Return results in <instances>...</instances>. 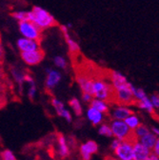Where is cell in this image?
<instances>
[{
	"label": "cell",
	"instance_id": "obj_27",
	"mask_svg": "<svg viewBox=\"0 0 159 160\" xmlns=\"http://www.w3.org/2000/svg\"><path fill=\"white\" fill-rule=\"evenodd\" d=\"M131 90H132V92L133 94V97L135 99V101H139V100H141L143 98H145L147 96L145 91L143 89H140V88H135L133 85L131 86Z\"/></svg>",
	"mask_w": 159,
	"mask_h": 160
},
{
	"label": "cell",
	"instance_id": "obj_7",
	"mask_svg": "<svg viewBox=\"0 0 159 160\" xmlns=\"http://www.w3.org/2000/svg\"><path fill=\"white\" fill-rule=\"evenodd\" d=\"M20 56L27 65L35 66L43 61L45 58V52L41 48L32 52H20Z\"/></svg>",
	"mask_w": 159,
	"mask_h": 160
},
{
	"label": "cell",
	"instance_id": "obj_35",
	"mask_svg": "<svg viewBox=\"0 0 159 160\" xmlns=\"http://www.w3.org/2000/svg\"><path fill=\"white\" fill-rule=\"evenodd\" d=\"M61 117L65 118L68 122H72V114H71L70 111H68L67 109H65V110L63 111V112H62V114H61Z\"/></svg>",
	"mask_w": 159,
	"mask_h": 160
},
{
	"label": "cell",
	"instance_id": "obj_44",
	"mask_svg": "<svg viewBox=\"0 0 159 160\" xmlns=\"http://www.w3.org/2000/svg\"><path fill=\"white\" fill-rule=\"evenodd\" d=\"M0 43H1V35H0Z\"/></svg>",
	"mask_w": 159,
	"mask_h": 160
},
{
	"label": "cell",
	"instance_id": "obj_46",
	"mask_svg": "<svg viewBox=\"0 0 159 160\" xmlns=\"http://www.w3.org/2000/svg\"><path fill=\"white\" fill-rule=\"evenodd\" d=\"M0 160H1V159H0Z\"/></svg>",
	"mask_w": 159,
	"mask_h": 160
},
{
	"label": "cell",
	"instance_id": "obj_28",
	"mask_svg": "<svg viewBox=\"0 0 159 160\" xmlns=\"http://www.w3.org/2000/svg\"><path fill=\"white\" fill-rule=\"evenodd\" d=\"M52 105L53 108L55 109L57 114H58L59 116H61L63 111L65 110L64 104L60 101V100H58L57 98H52Z\"/></svg>",
	"mask_w": 159,
	"mask_h": 160
},
{
	"label": "cell",
	"instance_id": "obj_43",
	"mask_svg": "<svg viewBox=\"0 0 159 160\" xmlns=\"http://www.w3.org/2000/svg\"><path fill=\"white\" fill-rule=\"evenodd\" d=\"M107 160H118L117 158H112V157H108Z\"/></svg>",
	"mask_w": 159,
	"mask_h": 160
},
{
	"label": "cell",
	"instance_id": "obj_32",
	"mask_svg": "<svg viewBox=\"0 0 159 160\" xmlns=\"http://www.w3.org/2000/svg\"><path fill=\"white\" fill-rule=\"evenodd\" d=\"M6 82H7V77H6V74L3 71V69L0 67V92L3 93V89L5 88L6 86Z\"/></svg>",
	"mask_w": 159,
	"mask_h": 160
},
{
	"label": "cell",
	"instance_id": "obj_5",
	"mask_svg": "<svg viewBox=\"0 0 159 160\" xmlns=\"http://www.w3.org/2000/svg\"><path fill=\"white\" fill-rule=\"evenodd\" d=\"M132 85V84L129 82L126 86L114 90V100L116 103H118L119 105H124V106L134 104L135 99L131 90Z\"/></svg>",
	"mask_w": 159,
	"mask_h": 160
},
{
	"label": "cell",
	"instance_id": "obj_10",
	"mask_svg": "<svg viewBox=\"0 0 159 160\" xmlns=\"http://www.w3.org/2000/svg\"><path fill=\"white\" fill-rule=\"evenodd\" d=\"M98 152V145L95 141L89 140L80 146V155L82 160H91L92 155Z\"/></svg>",
	"mask_w": 159,
	"mask_h": 160
},
{
	"label": "cell",
	"instance_id": "obj_30",
	"mask_svg": "<svg viewBox=\"0 0 159 160\" xmlns=\"http://www.w3.org/2000/svg\"><path fill=\"white\" fill-rule=\"evenodd\" d=\"M0 158H1V160H17L13 152L11 150L2 151L0 152Z\"/></svg>",
	"mask_w": 159,
	"mask_h": 160
},
{
	"label": "cell",
	"instance_id": "obj_36",
	"mask_svg": "<svg viewBox=\"0 0 159 160\" xmlns=\"http://www.w3.org/2000/svg\"><path fill=\"white\" fill-rule=\"evenodd\" d=\"M152 151L153 154H155L156 156L159 157V138H157L156 142H155V144H154V146H153Z\"/></svg>",
	"mask_w": 159,
	"mask_h": 160
},
{
	"label": "cell",
	"instance_id": "obj_1",
	"mask_svg": "<svg viewBox=\"0 0 159 160\" xmlns=\"http://www.w3.org/2000/svg\"><path fill=\"white\" fill-rule=\"evenodd\" d=\"M30 12V21L35 24L42 31L58 26V22L56 21V19L48 11L42 9L41 7L34 6Z\"/></svg>",
	"mask_w": 159,
	"mask_h": 160
},
{
	"label": "cell",
	"instance_id": "obj_33",
	"mask_svg": "<svg viewBox=\"0 0 159 160\" xmlns=\"http://www.w3.org/2000/svg\"><path fill=\"white\" fill-rule=\"evenodd\" d=\"M150 99H151V101H152L154 109H159V97H158V95L157 94H152L150 97Z\"/></svg>",
	"mask_w": 159,
	"mask_h": 160
},
{
	"label": "cell",
	"instance_id": "obj_9",
	"mask_svg": "<svg viewBox=\"0 0 159 160\" xmlns=\"http://www.w3.org/2000/svg\"><path fill=\"white\" fill-rule=\"evenodd\" d=\"M17 48L20 52H32L40 49V42L36 41V40L29 39V38H19L16 42Z\"/></svg>",
	"mask_w": 159,
	"mask_h": 160
},
{
	"label": "cell",
	"instance_id": "obj_41",
	"mask_svg": "<svg viewBox=\"0 0 159 160\" xmlns=\"http://www.w3.org/2000/svg\"><path fill=\"white\" fill-rule=\"evenodd\" d=\"M0 100H1V101H4L5 102V98H4V94L0 92Z\"/></svg>",
	"mask_w": 159,
	"mask_h": 160
},
{
	"label": "cell",
	"instance_id": "obj_26",
	"mask_svg": "<svg viewBox=\"0 0 159 160\" xmlns=\"http://www.w3.org/2000/svg\"><path fill=\"white\" fill-rule=\"evenodd\" d=\"M12 16L16 19L18 22L21 21H30V16L31 12H15L12 13Z\"/></svg>",
	"mask_w": 159,
	"mask_h": 160
},
{
	"label": "cell",
	"instance_id": "obj_20",
	"mask_svg": "<svg viewBox=\"0 0 159 160\" xmlns=\"http://www.w3.org/2000/svg\"><path fill=\"white\" fill-rule=\"evenodd\" d=\"M137 106L140 109H142V110L147 111L150 113L154 112V107H153V105H152V103L151 101L150 97H148V96H146L145 98L137 101Z\"/></svg>",
	"mask_w": 159,
	"mask_h": 160
},
{
	"label": "cell",
	"instance_id": "obj_29",
	"mask_svg": "<svg viewBox=\"0 0 159 160\" xmlns=\"http://www.w3.org/2000/svg\"><path fill=\"white\" fill-rule=\"evenodd\" d=\"M98 132L101 135L107 136V137H112V132L111 129V126L108 124H101L100 127L98 129Z\"/></svg>",
	"mask_w": 159,
	"mask_h": 160
},
{
	"label": "cell",
	"instance_id": "obj_19",
	"mask_svg": "<svg viewBox=\"0 0 159 160\" xmlns=\"http://www.w3.org/2000/svg\"><path fill=\"white\" fill-rule=\"evenodd\" d=\"M156 140H157V136L154 133H152V132H150L147 134H145L144 136L139 138V142L142 143L144 146H146L150 150H152Z\"/></svg>",
	"mask_w": 159,
	"mask_h": 160
},
{
	"label": "cell",
	"instance_id": "obj_31",
	"mask_svg": "<svg viewBox=\"0 0 159 160\" xmlns=\"http://www.w3.org/2000/svg\"><path fill=\"white\" fill-rule=\"evenodd\" d=\"M54 64L60 69H66L67 68V61H66V59L62 56H55L54 57Z\"/></svg>",
	"mask_w": 159,
	"mask_h": 160
},
{
	"label": "cell",
	"instance_id": "obj_3",
	"mask_svg": "<svg viewBox=\"0 0 159 160\" xmlns=\"http://www.w3.org/2000/svg\"><path fill=\"white\" fill-rule=\"evenodd\" d=\"M111 129L112 132V136L121 140H135L132 130H131L124 120L113 119L111 123Z\"/></svg>",
	"mask_w": 159,
	"mask_h": 160
},
{
	"label": "cell",
	"instance_id": "obj_6",
	"mask_svg": "<svg viewBox=\"0 0 159 160\" xmlns=\"http://www.w3.org/2000/svg\"><path fill=\"white\" fill-rule=\"evenodd\" d=\"M134 140H123L113 151L118 160H132V149Z\"/></svg>",
	"mask_w": 159,
	"mask_h": 160
},
{
	"label": "cell",
	"instance_id": "obj_37",
	"mask_svg": "<svg viewBox=\"0 0 159 160\" xmlns=\"http://www.w3.org/2000/svg\"><path fill=\"white\" fill-rule=\"evenodd\" d=\"M120 142H121V140H119V139H117V138L113 139V140H112V142L111 143V149H112V151H114V150L118 147V145L120 144Z\"/></svg>",
	"mask_w": 159,
	"mask_h": 160
},
{
	"label": "cell",
	"instance_id": "obj_14",
	"mask_svg": "<svg viewBox=\"0 0 159 160\" xmlns=\"http://www.w3.org/2000/svg\"><path fill=\"white\" fill-rule=\"evenodd\" d=\"M60 30L62 31V33H63V36H64V39L65 41L68 45V48H69V52L72 53V54H77L79 52H80V47H79L78 43L75 42L73 39H72V37L70 36L69 34V31H68V27L67 26H60Z\"/></svg>",
	"mask_w": 159,
	"mask_h": 160
},
{
	"label": "cell",
	"instance_id": "obj_18",
	"mask_svg": "<svg viewBox=\"0 0 159 160\" xmlns=\"http://www.w3.org/2000/svg\"><path fill=\"white\" fill-rule=\"evenodd\" d=\"M91 107L96 109L97 111H99L100 112L106 114L109 112L110 111V107H109V104L104 101V100H101V99H97V98H93L91 103H90Z\"/></svg>",
	"mask_w": 159,
	"mask_h": 160
},
{
	"label": "cell",
	"instance_id": "obj_11",
	"mask_svg": "<svg viewBox=\"0 0 159 160\" xmlns=\"http://www.w3.org/2000/svg\"><path fill=\"white\" fill-rule=\"evenodd\" d=\"M76 82L80 87L82 92H89L92 94V75H88L85 72H76Z\"/></svg>",
	"mask_w": 159,
	"mask_h": 160
},
{
	"label": "cell",
	"instance_id": "obj_39",
	"mask_svg": "<svg viewBox=\"0 0 159 160\" xmlns=\"http://www.w3.org/2000/svg\"><path fill=\"white\" fill-rule=\"evenodd\" d=\"M146 160H159V157L158 156H156L155 154H153V153H152Z\"/></svg>",
	"mask_w": 159,
	"mask_h": 160
},
{
	"label": "cell",
	"instance_id": "obj_38",
	"mask_svg": "<svg viewBox=\"0 0 159 160\" xmlns=\"http://www.w3.org/2000/svg\"><path fill=\"white\" fill-rule=\"evenodd\" d=\"M3 57H4V51H3V48H2V45L0 43V65L2 64V61H3Z\"/></svg>",
	"mask_w": 159,
	"mask_h": 160
},
{
	"label": "cell",
	"instance_id": "obj_8",
	"mask_svg": "<svg viewBox=\"0 0 159 160\" xmlns=\"http://www.w3.org/2000/svg\"><path fill=\"white\" fill-rule=\"evenodd\" d=\"M152 154V150L144 146L139 141H133L132 160H146Z\"/></svg>",
	"mask_w": 159,
	"mask_h": 160
},
{
	"label": "cell",
	"instance_id": "obj_15",
	"mask_svg": "<svg viewBox=\"0 0 159 160\" xmlns=\"http://www.w3.org/2000/svg\"><path fill=\"white\" fill-rule=\"evenodd\" d=\"M133 113V112L129 109L127 106L124 105H119L118 107L114 108L111 113L112 117L113 119H117V120H124L125 118H127L130 114Z\"/></svg>",
	"mask_w": 159,
	"mask_h": 160
},
{
	"label": "cell",
	"instance_id": "obj_21",
	"mask_svg": "<svg viewBox=\"0 0 159 160\" xmlns=\"http://www.w3.org/2000/svg\"><path fill=\"white\" fill-rule=\"evenodd\" d=\"M25 82L29 84V91H28V96L31 100H33L36 94V87L35 83L33 81L32 77L30 74H25Z\"/></svg>",
	"mask_w": 159,
	"mask_h": 160
},
{
	"label": "cell",
	"instance_id": "obj_34",
	"mask_svg": "<svg viewBox=\"0 0 159 160\" xmlns=\"http://www.w3.org/2000/svg\"><path fill=\"white\" fill-rule=\"evenodd\" d=\"M93 99L92 94L89 93V92H82V100L86 103H91V101Z\"/></svg>",
	"mask_w": 159,
	"mask_h": 160
},
{
	"label": "cell",
	"instance_id": "obj_2",
	"mask_svg": "<svg viewBox=\"0 0 159 160\" xmlns=\"http://www.w3.org/2000/svg\"><path fill=\"white\" fill-rule=\"evenodd\" d=\"M92 77V94L97 99H101L104 101H112L114 100V89L111 83H108L104 79Z\"/></svg>",
	"mask_w": 159,
	"mask_h": 160
},
{
	"label": "cell",
	"instance_id": "obj_22",
	"mask_svg": "<svg viewBox=\"0 0 159 160\" xmlns=\"http://www.w3.org/2000/svg\"><path fill=\"white\" fill-rule=\"evenodd\" d=\"M124 121H125V123L128 125V127H129L131 130H132V131H133L137 126H139V125L141 124L140 119H139V117H138L136 114H134V113L130 114L127 118L124 119Z\"/></svg>",
	"mask_w": 159,
	"mask_h": 160
},
{
	"label": "cell",
	"instance_id": "obj_12",
	"mask_svg": "<svg viewBox=\"0 0 159 160\" xmlns=\"http://www.w3.org/2000/svg\"><path fill=\"white\" fill-rule=\"evenodd\" d=\"M46 72H47V78H46L45 86L47 90H52L57 86L59 82H60L61 74L59 72L52 70V69H47Z\"/></svg>",
	"mask_w": 159,
	"mask_h": 160
},
{
	"label": "cell",
	"instance_id": "obj_23",
	"mask_svg": "<svg viewBox=\"0 0 159 160\" xmlns=\"http://www.w3.org/2000/svg\"><path fill=\"white\" fill-rule=\"evenodd\" d=\"M69 105L72 109V111L75 113V115H77V116L82 115V112H83L82 106H81V103L79 102V100L77 98L72 97V99H70L69 100Z\"/></svg>",
	"mask_w": 159,
	"mask_h": 160
},
{
	"label": "cell",
	"instance_id": "obj_25",
	"mask_svg": "<svg viewBox=\"0 0 159 160\" xmlns=\"http://www.w3.org/2000/svg\"><path fill=\"white\" fill-rule=\"evenodd\" d=\"M150 132H151L150 129H149L146 125H143V124H140L139 126H137V127L132 131L135 139H136V138H140V137L144 136L145 134H147V133Z\"/></svg>",
	"mask_w": 159,
	"mask_h": 160
},
{
	"label": "cell",
	"instance_id": "obj_24",
	"mask_svg": "<svg viewBox=\"0 0 159 160\" xmlns=\"http://www.w3.org/2000/svg\"><path fill=\"white\" fill-rule=\"evenodd\" d=\"M11 72H12V77L14 78V80L19 86H21L25 82V74H26L25 72H21L20 70H18L16 68H12Z\"/></svg>",
	"mask_w": 159,
	"mask_h": 160
},
{
	"label": "cell",
	"instance_id": "obj_40",
	"mask_svg": "<svg viewBox=\"0 0 159 160\" xmlns=\"http://www.w3.org/2000/svg\"><path fill=\"white\" fill-rule=\"evenodd\" d=\"M152 133H154L157 137L159 136V129H158V128L152 127Z\"/></svg>",
	"mask_w": 159,
	"mask_h": 160
},
{
	"label": "cell",
	"instance_id": "obj_45",
	"mask_svg": "<svg viewBox=\"0 0 159 160\" xmlns=\"http://www.w3.org/2000/svg\"><path fill=\"white\" fill-rule=\"evenodd\" d=\"M157 95H158V97H159V93H158V94H157Z\"/></svg>",
	"mask_w": 159,
	"mask_h": 160
},
{
	"label": "cell",
	"instance_id": "obj_42",
	"mask_svg": "<svg viewBox=\"0 0 159 160\" xmlns=\"http://www.w3.org/2000/svg\"><path fill=\"white\" fill-rule=\"evenodd\" d=\"M4 104H5V102H4V101H1V100H0V108H1Z\"/></svg>",
	"mask_w": 159,
	"mask_h": 160
},
{
	"label": "cell",
	"instance_id": "obj_17",
	"mask_svg": "<svg viewBox=\"0 0 159 160\" xmlns=\"http://www.w3.org/2000/svg\"><path fill=\"white\" fill-rule=\"evenodd\" d=\"M57 142H58V151L61 157H67L70 154V149L67 143V139L62 133L57 134Z\"/></svg>",
	"mask_w": 159,
	"mask_h": 160
},
{
	"label": "cell",
	"instance_id": "obj_13",
	"mask_svg": "<svg viewBox=\"0 0 159 160\" xmlns=\"http://www.w3.org/2000/svg\"><path fill=\"white\" fill-rule=\"evenodd\" d=\"M110 79H111V84L114 90L119 89L121 87H124L129 83L126 76L123 75L121 72H117V71H111Z\"/></svg>",
	"mask_w": 159,
	"mask_h": 160
},
{
	"label": "cell",
	"instance_id": "obj_4",
	"mask_svg": "<svg viewBox=\"0 0 159 160\" xmlns=\"http://www.w3.org/2000/svg\"><path fill=\"white\" fill-rule=\"evenodd\" d=\"M19 32L25 38L36 40L40 42L42 39V30L31 21H21L18 23Z\"/></svg>",
	"mask_w": 159,
	"mask_h": 160
},
{
	"label": "cell",
	"instance_id": "obj_16",
	"mask_svg": "<svg viewBox=\"0 0 159 160\" xmlns=\"http://www.w3.org/2000/svg\"><path fill=\"white\" fill-rule=\"evenodd\" d=\"M87 117L90 121L93 124V125H99L100 123L103 122L104 119V113L100 112L99 111H97L96 109L92 108L90 106V108L87 111Z\"/></svg>",
	"mask_w": 159,
	"mask_h": 160
}]
</instances>
